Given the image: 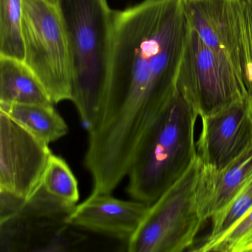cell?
Listing matches in <instances>:
<instances>
[{"label": "cell", "mask_w": 252, "mask_h": 252, "mask_svg": "<svg viewBox=\"0 0 252 252\" xmlns=\"http://www.w3.org/2000/svg\"><path fill=\"white\" fill-rule=\"evenodd\" d=\"M184 0H144L114 11L108 73L85 164L93 184L113 191L140 144L177 93L190 31Z\"/></svg>", "instance_id": "obj_1"}, {"label": "cell", "mask_w": 252, "mask_h": 252, "mask_svg": "<svg viewBox=\"0 0 252 252\" xmlns=\"http://www.w3.org/2000/svg\"><path fill=\"white\" fill-rule=\"evenodd\" d=\"M198 117L178 91L144 137L132 160L126 191L133 200L151 206L185 173L197 156Z\"/></svg>", "instance_id": "obj_2"}, {"label": "cell", "mask_w": 252, "mask_h": 252, "mask_svg": "<svg viewBox=\"0 0 252 252\" xmlns=\"http://www.w3.org/2000/svg\"><path fill=\"white\" fill-rule=\"evenodd\" d=\"M60 8L71 56V101L89 128L105 89L114 11L107 0H61Z\"/></svg>", "instance_id": "obj_3"}, {"label": "cell", "mask_w": 252, "mask_h": 252, "mask_svg": "<svg viewBox=\"0 0 252 252\" xmlns=\"http://www.w3.org/2000/svg\"><path fill=\"white\" fill-rule=\"evenodd\" d=\"M76 206L51 195L42 182L27 199L0 192V251L72 250L85 240L70 222Z\"/></svg>", "instance_id": "obj_4"}, {"label": "cell", "mask_w": 252, "mask_h": 252, "mask_svg": "<svg viewBox=\"0 0 252 252\" xmlns=\"http://www.w3.org/2000/svg\"><path fill=\"white\" fill-rule=\"evenodd\" d=\"M202 163L197 156L185 173L150 206L135 234L129 252H191L206 220L197 193Z\"/></svg>", "instance_id": "obj_5"}, {"label": "cell", "mask_w": 252, "mask_h": 252, "mask_svg": "<svg viewBox=\"0 0 252 252\" xmlns=\"http://www.w3.org/2000/svg\"><path fill=\"white\" fill-rule=\"evenodd\" d=\"M24 63L53 104L72 97L71 56L60 5L46 0H23Z\"/></svg>", "instance_id": "obj_6"}, {"label": "cell", "mask_w": 252, "mask_h": 252, "mask_svg": "<svg viewBox=\"0 0 252 252\" xmlns=\"http://www.w3.org/2000/svg\"><path fill=\"white\" fill-rule=\"evenodd\" d=\"M177 88L198 113L209 116L249 95L228 59L209 48L190 28Z\"/></svg>", "instance_id": "obj_7"}, {"label": "cell", "mask_w": 252, "mask_h": 252, "mask_svg": "<svg viewBox=\"0 0 252 252\" xmlns=\"http://www.w3.org/2000/svg\"><path fill=\"white\" fill-rule=\"evenodd\" d=\"M51 155L48 144L0 111V192L30 197Z\"/></svg>", "instance_id": "obj_8"}, {"label": "cell", "mask_w": 252, "mask_h": 252, "mask_svg": "<svg viewBox=\"0 0 252 252\" xmlns=\"http://www.w3.org/2000/svg\"><path fill=\"white\" fill-rule=\"evenodd\" d=\"M184 2L190 26L209 48L228 59L245 82L249 43L242 0Z\"/></svg>", "instance_id": "obj_9"}, {"label": "cell", "mask_w": 252, "mask_h": 252, "mask_svg": "<svg viewBox=\"0 0 252 252\" xmlns=\"http://www.w3.org/2000/svg\"><path fill=\"white\" fill-rule=\"evenodd\" d=\"M200 120L197 156L203 166L223 169L252 144V95Z\"/></svg>", "instance_id": "obj_10"}, {"label": "cell", "mask_w": 252, "mask_h": 252, "mask_svg": "<svg viewBox=\"0 0 252 252\" xmlns=\"http://www.w3.org/2000/svg\"><path fill=\"white\" fill-rule=\"evenodd\" d=\"M150 206L138 200H123L111 194L93 193L76 206L70 222L76 228L126 242L132 237Z\"/></svg>", "instance_id": "obj_11"}, {"label": "cell", "mask_w": 252, "mask_h": 252, "mask_svg": "<svg viewBox=\"0 0 252 252\" xmlns=\"http://www.w3.org/2000/svg\"><path fill=\"white\" fill-rule=\"evenodd\" d=\"M252 176V144L228 166L215 169L202 164L197 193L206 221L225 209Z\"/></svg>", "instance_id": "obj_12"}, {"label": "cell", "mask_w": 252, "mask_h": 252, "mask_svg": "<svg viewBox=\"0 0 252 252\" xmlns=\"http://www.w3.org/2000/svg\"><path fill=\"white\" fill-rule=\"evenodd\" d=\"M0 103L53 104L39 79L24 62L0 57Z\"/></svg>", "instance_id": "obj_13"}, {"label": "cell", "mask_w": 252, "mask_h": 252, "mask_svg": "<svg viewBox=\"0 0 252 252\" xmlns=\"http://www.w3.org/2000/svg\"><path fill=\"white\" fill-rule=\"evenodd\" d=\"M0 111L18 122L46 144L65 136L68 126L54 104H19L0 103Z\"/></svg>", "instance_id": "obj_14"}, {"label": "cell", "mask_w": 252, "mask_h": 252, "mask_svg": "<svg viewBox=\"0 0 252 252\" xmlns=\"http://www.w3.org/2000/svg\"><path fill=\"white\" fill-rule=\"evenodd\" d=\"M0 57L24 62L23 0H0Z\"/></svg>", "instance_id": "obj_15"}, {"label": "cell", "mask_w": 252, "mask_h": 252, "mask_svg": "<svg viewBox=\"0 0 252 252\" xmlns=\"http://www.w3.org/2000/svg\"><path fill=\"white\" fill-rule=\"evenodd\" d=\"M252 209V176L234 200L219 213L211 218L209 234L192 252H207Z\"/></svg>", "instance_id": "obj_16"}, {"label": "cell", "mask_w": 252, "mask_h": 252, "mask_svg": "<svg viewBox=\"0 0 252 252\" xmlns=\"http://www.w3.org/2000/svg\"><path fill=\"white\" fill-rule=\"evenodd\" d=\"M42 185L51 195L76 205L79 200L78 181L65 160L51 155L42 178Z\"/></svg>", "instance_id": "obj_17"}, {"label": "cell", "mask_w": 252, "mask_h": 252, "mask_svg": "<svg viewBox=\"0 0 252 252\" xmlns=\"http://www.w3.org/2000/svg\"><path fill=\"white\" fill-rule=\"evenodd\" d=\"M252 233V209L225 233L209 252H236L239 245Z\"/></svg>", "instance_id": "obj_18"}, {"label": "cell", "mask_w": 252, "mask_h": 252, "mask_svg": "<svg viewBox=\"0 0 252 252\" xmlns=\"http://www.w3.org/2000/svg\"><path fill=\"white\" fill-rule=\"evenodd\" d=\"M236 252H252V233L239 245Z\"/></svg>", "instance_id": "obj_19"}, {"label": "cell", "mask_w": 252, "mask_h": 252, "mask_svg": "<svg viewBox=\"0 0 252 252\" xmlns=\"http://www.w3.org/2000/svg\"><path fill=\"white\" fill-rule=\"evenodd\" d=\"M47 2L53 4V5H60V1L61 0H46Z\"/></svg>", "instance_id": "obj_20"}]
</instances>
